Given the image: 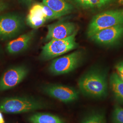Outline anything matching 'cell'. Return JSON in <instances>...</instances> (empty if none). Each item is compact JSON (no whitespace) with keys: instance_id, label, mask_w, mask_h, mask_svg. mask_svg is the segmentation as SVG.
<instances>
[{"instance_id":"1","label":"cell","mask_w":123,"mask_h":123,"mask_svg":"<svg viewBox=\"0 0 123 123\" xmlns=\"http://www.w3.org/2000/svg\"><path fill=\"white\" fill-rule=\"evenodd\" d=\"M52 105L44 99L29 95H18L0 99V111L8 114H21L48 109Z\"/></svg>"},{"instance_id":"2","label":"cell","mask_w":123,"mask_h":123,"mask_svg":"<svg viewBox=\"0 0 123 123\" xmlns=\"http://www.w3.org/2000/svg\"><path fill=\"white\" fill-rule=\"evenodd\" d=\"M79 92L86 97L96 99L108 94L107 74L105 71L93 68L83 75L78 81Z\"/></svg>"},{"instance_id":"3","label":"cell","mask_w":123,"mask_h":123,"mask_svg":"<svg viewBox=\"0 0 123 123\" xmlns=\"http://www.w3.org/2000/svg\"><path fill=\"white\" fill-rule=\"evenodd\" d=\"M77 31L70 36L61 39H53L49 41L42 48L40 58L47 61L60 56L78 47L76 41Z\"/></svg>"},{"instance_id":"4","label":"cell","mask_w":123,"mask_h":123,"mask_svg":"<svg viewBox=\"0 0 123 123\" xmlns=\"http://www.w3.org/2000/svg\"><path fill=\"white\" fill-rule=\"evenodd\" d=\"M123 23V11H106L92 18L88 26L87 34L90 38L99 31Z\"/></svg>"},{"instance_id":"5","label":"cell","mask_w":123,"mask_h":123,"mask_svg":"<svg viewBox=\"0 0 123 123\" xmlns=\"http://www.w3.org/2000/svg\"><path fill=\"white\" fill-rule=\"evenodd\" d=\"M83 58V53L80 51L57 57L51 62L49 67V72L53 75L68 74L79 67Z\"/></svg>"},{"instance_id":"6","label":"cell","mask_w":123,"mask_h":123,"mask_svg":"<svg viewBox=\"0 0 123 123\" xmlns=\"http://www.w3.org/2000/svg\"><path fill=\"white\" fill-rule=\"evenodd\" d=\"M45 94L62 103L68 104L79 98V92L72 87L61 84H46L42 88Z\"/></svg>"},{"instance_id":"7","label":"cell","mask_w":123,"mask_h":123,"mask_svg":"<svg viewBox=\"0 0 123 123\" xmlns=\"http://www.w3.org/2000/svg\"><path fill=\"white\" fill-rule=\"evenodd\" d=\"M29 72V68L25 65L14 66L8 69L0 78V92L17 86L26 79Z\"/></svg>"},{"instance_id":"8","label":"cell","mask_w":123,"mask_h":123,"mask_svg":"<svg viewBox=\"0 0 123 123\" xmlns=\"http://www.w3.org/2000/svg\"><path fill=\"white\" fill-rule=\"evenodd\" d=\"M23 26L24 21L19 15L10 13L0 16V38L5 39L15 37Z\"/></svg>"},{"instance_id":"9","label":"cell","mask_w":123,"mask_h":123,"mask_svg":"<svg viewBox=\"0 0 123 123\" xmlns=\"http://www.w3.org/2000/svg\"><path fill=\"white\" fill-rule=\"evenodd\" d=\"M123 37V23L99 31L90 38L97 44L111 45Z\"/></svg>"},{"instance_id":"10","label":"cell","mask_w":123,"mask_h":123,"mask_svg":"<svg viewBox=\"0 0 123 123\" xmlns=\"http://www.w3.org/2000/svg\"><path fill=\"white\" fill-rule=\"evenodd\" d=\"M77 31L74 23L66 21H59L48 26L46 41L53 39H61L68 37Z\"/></svg>"},{"instance_id":"11","label":"cell","mask_w":123,"mask_h":123,"mask_svg":"<svg viewBox=\"0 0 123 123\" xmlns=\"http://www.w3.org/2000/svg\"><path fill=\"white\" fill-rule=\"evenodd\" d=\"M35 32L34 29L10 41L6 46L7 52L11 54H17L25 51L31 44Z\"/></svg>"},{"instance_id":"12","label":"cell","mask_w":123,"mask_h":123,"mask_svg":"<svg viewBox=\"0 0 123 123\" xmlns=\"http://www.w3.org/2000/svg\"><path fill=\"white\" fill-rule=\"evenodd\" d=\"M46 21L42 3L33 5L26 17L27 25L35 30L43 26Z\"/></svg>"},{"instance_id":"13","label":"cell","mask_w":123,"mask_h":123,"mask_svg":"<svg viewBox=\"0 0 123 123\" xmlns=\"http://www.w3.org/2000/svg\"><path fill=\"white\" fill-rule=\"evenodd\" d=\"M42 3L61 17L71 13L74 9L67 0H43Z\"/></svg>"},{"instance_id":"14","label":"cell","mask_w":123,"mask_h":123,"mask_svg":"<svg viewBox=\"0 0 123 123\" xmlns=\"http://www.w3.org/2000/svg\"><path fill=\"white\" fill-rule=\"evenodd\" d=\"M27 120L29 123H66L64 119L57 115L41 112L29 115Z\"/></svg>"},{"instance_id":"15","label":"cell","mask_w":123,"mask_h":123,"mask_svg":"<svg viewBox=\"0 0 123 123\" xmlns=\"http://www.w3.org/2000/svg\"><path fill=\"white\" fill-rule=\"evenodd\" d=\"M110 89L115 100L123 104V82L117 73H113L110 80Z\"/></svg>"},{"instance_id":"16","label":"cell","mask_w":123,"mask_h":123,"mask_svg":"<svg viewBox=\"0 0 123 123\" xmlns=\"http://www.w3.org/2000/svg\"><path fill=\"white\" fill-rule=\"evenodd\" d=\"M81 123H107L105 116L101 111H93L84 116Z\"/></svg>"},{"instance_id":"17","label":"cell","mask_w":123,"mask_h":123,"mask_svg":"<svg viewBox=\"0 0 123 123\" xmlns=\"http://www.w3.org/2000/svg\"><path fill=\"white\" fill-rule=\"evenodd\" d=\"M113 123H123V108L115 105L112 114Z\"/></svg>"},{"instance_id":"18","label":"cell","mask_w":123,"mask_h":123,"mask_svg":"<svg viewBox=\"0 0 123 123\" xmlns=\"http://www.w3.org/2000/svg\"><path fill=\"white\" fill-rule=\"evenodd\" d=\"M42 4L43 6V11L44 12L45 18L47 20H54V19H57L58 18H61V16H60L57 13L55 12L48 6L43 4V3H42Z\"/></svg>"},{"instance_id":"19","label":"cell","mask_w":123,"mask_h":123,"mask_svg":"<svg viewBox=\"0 0 123 123\" xmlns=\"http://www.w3.org/2000/svg\"><path fill=\"white\" fill-rule=\"evenodd\" d=\"M115 0H89V8H99L109 4Z\"/></svg>"},{"instance_id":"20","label":"cell","mask_w":123,"mask_h":123,"mask_svg":"<svg viewBox=\"0 0 123 123\" xmlns=\"http://www.w3.org/2000/svg\"><path fill=\"white\" fill-rule=\"evenodd\" d=\"M75 2L84 9L89 8V0H74Z\"/></svg>"},{"instance_id":"21","label":"cell","mask_w":123,"mask_h":123,"mask_svg":"<svg viewBox=\"0 0 123 123\" xmlns=\"http://www.w3.org/2000/svg\"><path fill=\"white\" fill-rule=\"evenodd\" d=\"M115 68L117 72L123 74V61L120 62L115 65Z\"/></svg>"},{"instance_id":"22","label":"cell","mask_w":123,"mask_h":123,"mask_svg":"<svg viewBox=\"0 0 123 123\" xmlns=\"http://www.w3.org/2000/svg\"><path fill=\"white\" fill-rule=\"evenodd\" d=\"M8 6L7 4L3 0H0V12L4 11Z\"/></svg>"},{"instance_id":"23","label":"cell","mask_w":123,"mask_h":123,"mask_svg":"<svg viewBox=\"0 0 123 123\" xmlns=\"http://www.w3.org/2000/svg\"><path fill=\"white\" fill-rule=\"evenodd\" d=\"M0 123H5L3 116L0 111Z\"/></svg>"},{"instance_id":"24","label":"cell","mask_w":123,"mask_h":123,"mask_svg":"<svg viewBox=\"0 0 123 123\" xmlns=\"http://www.w3.org/2000/svg\"><path fill=\"white\" fill-rule=\"evenodd\" d=\"M117 73L118 74H119V77L120 78V79H121V80H122V81L123 82V74H122L121 73H119V72H117Z\"/></svg>"},{"instance_id":"25","label":"cell","mask_w":123,"mask_h":123,"mask_svg":"<svg viewBox=\"0 0 123 123\" xmlns=\"http://www.w3.org/2000/svg\"><path fill=\"white\" fill-rule=\"evenodd\" d=\"M21 1H23V2H25V3H29V2H30L31 1H32L33 0H21Z\"/></svg>"},{"instance_id":"26","label":"cell","mask_w":123,"mask_h":123,"mask_svg":"<svg viewBox=\"0 0 123 123\" xmlns=\"http://www.w3.org/2000/svg\"><path fill=\"white\" fill-rule=\"evenodd\" d=\"M119 2L122 4H123V0H119Z\"/></svg>"}]
</instances>
